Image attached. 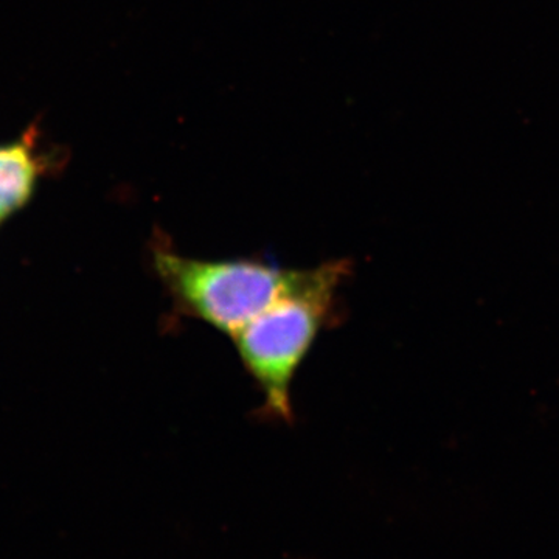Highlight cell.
Returning a JSON list of instances; mask_svg holds the SVG:
<instances>
[{"label":"cell","instance_id":"cell-3","mask_svg":"<svg viewBox=\"0 0 559 559\" xmlns=\"http://www.w3.org/2000/svg\"><path fill=\"white\" fill-rule=\"evenodd\" d=\"M38 176V162L27 142L0 148V221L31 197Z\"/></svg>","mask_w":559,"mask_h":559},{"label":"cell","instance_id":"cell-1","mask_svg":"<svg viewBox=\"0 0 559 559\" xmlns=\"http://www.w3.org/2000/svg\"><path fill=\"white\" fill-rule=\"evenodd\" d=\"M348 275L347 260L304 270L293 289L231 337L238 358L263 393V412L272 418L293 421L294 377L320 333L334 322L337 290Z\"/></svg>","mask_w":559,"mask_h":559},{"label":"cell","instance_id":"cell-2","mask_svg":"<svg viewBox=\"0 0 559 559\" xmlns=\"http://www.w3.org/2000/svg\"><path fill=\"white\" fill-rule=\"evenodd\" d=\"M151 255L176 311L229 337L285 296L304 275V270H283L261 260L194 259L178 252L165 238L154 241Z\"/></svg>","mask_w":559,"mask_h":559}]
</instances>
